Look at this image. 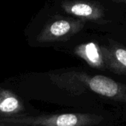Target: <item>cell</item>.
I'll list each match as a JSON object with an SVG mask.
<instances>
[{"mask_svg":"<svg viewBox=\"0 0 126 126\" xmlns=\"http://www.w3.org/2000/svg\"><path fill=\"white\" fill-rule=\"evenodd\" d=\"M88 30L92 28L86 21L61 14L52 17L46 23L36 40L41 44L63 43Z\"/></svg>","mask_w":126,"mask_h":126,"instance_id":"obj_5","label":"cell"},{"mask_svg":"<svg viewBox=\"0 0 126 126\" xmlns=\"http://www.w3.org/2000/svg\"><path fill=\"white\" fill-rule=\"evenodd\" d=\"M62 14L86 21L92 30L114 37L126 28V6L111 0H59Z\"/></svg>","mask_w":126,"mask_h":126,"instance_id":"obj_2","label":"cell"},{"mask_svg":"<svg viewBox=\"0 0 126 126\" xmlns=\"http://www.w3.org/2000/svg\"><path fill=\"white\" fill-rule=\"evenodd\" d=\"M115 38H120L122 41H126V28L123 31V32H121L118 35H117Z\"/></svg>","mask_w":126,"mask_h":126,"instance_id":"obj_7","label":"cell"},{"mask_svg":"<svg viewBox=\"0 0 126 126\" xmlns=\"http://www.w3.org/2000/svg\"><path fill=\"white\" fill-rule=\"evenodd\" d=\"M24 111L22 100L12 91L0 88V116L11 117Z\"/></svg>","mask_w":126,"mask_h":126,"instance_id":"obj_6","label":"cell"},{"mask_svg":"<svg viewBox=\"0 0 126 126\" xmlns=\"http://www.w3.org/2000/svg\"><path fill=\"white\" fill-rule=\"evenodd\" d=\"M47 75L55 86L72 96L80 97L91 93L126 106V83L111 77L80 69L49 72Z\"/></svg>","mask_w":126,"mask_h":126,"instance_id":"obj_1","label":"cell"},{"mask_svg":"<svg viewBox=\"0 0 126 126\" xmlns=\"http://www.w3.org/2000/svg\"><path fill=\"white\" fill-rule=\"evenodd\" d=\"M111 1H114V2H116L117 4L126 6V0H111Z\"/></svg>","mask_w":126,"mask_h":126,"instance_id":"obj_8","label":"cell"},{"mask_svg":"<svg viewBox=\"0 0 126 126\" xmlns=\"http://www.w3.org/2000/svg\"><path fill=\"white\" fill-rule=\"evenodd\" d=\"M117 114L98 109L89 112H67L53 114H44L36 117L20 115L11 120L14 126H108L115 120Z\"/></svg>","mask_w":126,"mask_h":126,"instance_id":"obj_4","label":"cell"},{"mask_svg":"<svg viewBox=\"0 0 126 126\" xmlns=\"http://www.w3.org/2000/svg\"><path fill=\"white\" fill-rule=\"evenodd\" d=\"M118 39L96 30L83 31L64 41L69 54L92 69L118 75L115 49Z\"/></svg>","mask_w":126,"mask_h":126,"instance_id":"obj_3","label":"cell"}]
</instances>
